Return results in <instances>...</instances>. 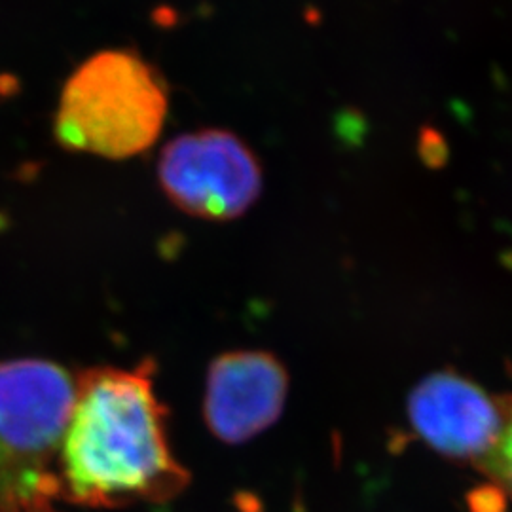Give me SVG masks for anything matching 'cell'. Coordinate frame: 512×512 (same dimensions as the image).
I'll list each match as a JSON object with an SVG mask.
<instances>
[{
	"instance_id": "obj_2",
	"label": "cell",
	"mask_w": 512,
	"mask_h": 512,
	"mask_svg": "<svg viewBox=\"0 0 512 512\" xmlns=\"http://www.w3.org/2000/svg\"><path fill=\"white\" fill-rule=\"evenodd\" d=\"M73 403L61 366L0 363V512H63L59 454Z\"/></svg>"
},
{
	"instance_id": "obj_1",
	"label": "cell",
	"mask_w": 512,
	"mask_h": 512,
	"mask_svg": "<svg viewBox=\"0 0 512 512\" xmlns=\"http://www.w3.org/2000/svg\"><path fill=\"white\" fill-rule=\"evenodd\" d=\"M154 368L145 359L135 368H92L74 380L59 454L65 503L90 509L162 505L190 484L169 446Z\"/></svg>"
},
{
	"instance_id": "obj_7",
	"label": "cell",
	"mask_w": 512,
	"mask_h": 512,
	"mask_svg": "<svg viewBox=\"0 0 512 512\" xmlns=\"http://www.w3.org/2000/svg\"><path fill=\"white\" fill-rule=\"evenodd\" d=\"M499 399L505 412L503 433L492 456L478 467V471L488 476L490 482L501 488L507 499L512 501V393L499 395Z\"/></svg>"
},
{
	"instance_id": "obj_6",
	"label": "cell",
	"mask_w": 512,
	"mask_h": 512,
	"mask_svg": "<svg viewBox=\"0 0 512 512\" xmlns=\"http://www.w3.org/2000/svg\"><path fill=\"white\" fill-rule=\"evenodd\" d=\"M289 372L268 351H230L207 374L203 414L224 444H243L281 418L289 395Z\"/></svg>"
},
{
	"instance_id": "obj_5",
	"label": "cell",
	"mask_w": 512,
	"mask_h": 512,
	"mask_svg": "<svg viewBox=\"0 0 512 512\" xmlns=\"http://www.w3.org/2000/svg\"><path fill=\"white\" fill-rule=\"evenodd\" d=\"M406 418L423 444L476 471L492 456L505 425L499 395L454 368L431 372L410 391Z\"/></svg>"
},
{
	"instance_id": "obj_3",
	"label": "cell",
	"mask_w": 512,
	"mask_h": 512,
	"mask_svg": "<svg viewBox=\"0 0 512 512\" xmlns=\"http://www.w3.org/2000/svg\"><path fill=\"white\" fill-rule=\"evenodd\" d=\"M162 76L131 50H103L74 71L54 118L57 145L107 160H128L152 147L164 128Z\"/></svg>"
},
{
	"instance_id": "obj_8",
	"label": "cell",
	"mask_w": 512,
	"mask_h": 512,
	"mask_svg": "<svg viewBox=\"0 0 512 512\" xmlns=\"http://www.w3.org/2000/svg\"><path fill=\"white\" fill-rule=\"evenodd\" d=\"M469 511L471 512H507V495L495 484H486L475 488V492L469 494Z\"/></svg>"
},
{
	"instance_id": "obj_4",
	"label": "cell",
	"mask_w": 512,
	"mask_h": 512,
	"mask_svg": "<svg viewBox=\"0 0 512 512\" xmlns=\"http://www.w3.org/2000/svg\"><path fill=\"white\" fill-rule=\"evenodd\" d=\"M158 181L179 211L203 220L243 217L262 194V167L236 133L200 129L169 141Z\"/></svg>"
}]
</instances>
